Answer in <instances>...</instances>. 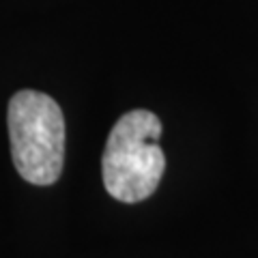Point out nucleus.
<instances>
[{
	"instance_id": "nucleus-2",
	"label": "nucleus",
	"mask_w": 258,
	"mask_h": 258,
	"mask_svg": "<svg viewBox=\"0 0 258 258\" xmlns=\"http://www.w3.org/2000/svg\"><path fill=\"white\" fill-rule=\"evenodd\" d=\"M15 170L32 185L58 181L64 164V116L50 95L20 91L7 110Z\"/></svg>"
},
{
	"instance_id": "nucleus-1",
	"label": "nucleus",
	"mask_w": 258,
	"mask_h": 258,
	"mask_svg": "<svg viewBox=\"0 0 258 258\" xmlns=\"http://www.w3.org/2000/svg\"><path fill=\"white\" fill-rule=\"evenodd\" d=\"M159 136L161 120L149 110H132L116 120L101 157L103 185L112 198L132 205L157 189L166 168Z\"/></svg>"
}]
</instances>
